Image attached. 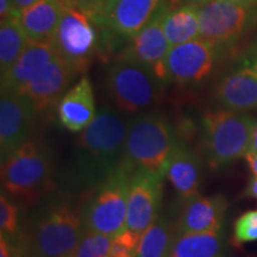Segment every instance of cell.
<instances>
[{"instance_id":"cell-1","label":"cell","mask_w":257,"mask_h":257,"mask_svg":"<svg viewBox=\"0 0 257 257\" xmlns=\"http://www.w3.org/2000/svg\"><path fill=\"white\" fill-rule=\"evenodd\" d=\"M128 120L113 108L101 107L94 120L80 133L62 172L70 191H91L123 165Z\"/></svg>"},{"instance_id":"cell-2","label":"cell","mask_w":257,"mask_h":257,"mask_svg":"<svg viewBox=\"0 0 257 257\" xmlns=\"http://www.w3.org/2000/svg\"><path fill=\"white\" fill-rule=\"evenodd\" d=\"M85 231L81 208L68 195L53 194L32 211L16 250L18 257H66Z\"/></svg>"},{"instance_id":"cell-3","label":"cell","mask_w":257,"mask_h":257,"mask_svg":"<svg viewBox=\"0 0 257 257\" xmlns=\"http://www.w3.org/2000/svg\"><path fill=\"white\" fill-rule=\"evenodd\" d=\"M255 118L230 108L208 110L201 117V152L211 168L227 166L249 152Z\"/></svg>"},{"instance_id":"cell-4","label":"cell","mask_w":257,"mask_h":257,"mask_svg":"<svg viewBox=\"0 0 257 257\" xmlns=\"http://www.w3.org/2000/svg\"><path fill=\"white\" fill-rule=\"evenodd\" d=\"M176 143L166 118L157 113L138 114L128 120L124 162L133 170L144 169L166 178Z\"/></svg>"},{"instance_id":"cell-5","label":"cell","mask_w":257,"mask_h":257,"mask_svg":"<svg viewBox=\"0 0 257 257\" xmlns=\"http://www.w3.org/2000/svg\"><path fill=\"white\" fill-rule=\"evenodd\" d=\"M133 172L123 162L110 178L91 189L81 207L86 230L114 237L126 227L127 192Z\"/></svg>"},{"instance_id":"cell-6","label":"cell","mask_w":257,"mask_h":257,"mask_svg":"<svg viewBox=\"0 0 257 257\" xmlns=\"http://www.w3.org/2000/svg\"><path fill=\"white\" fill-rule=\"evenodd\" d=\"M53 162L46 146L28 140L2 162L3 188L12 197L30 201L50 187Z\"/></svg>"},{"instance_id":"cell-7","label":"cell","mask_w":257,"mask_h":257,"mask_svg":"<svg viewBox=\"0 0 257 257\" xmlns=\"http://www.w3.org/2000/svg\"><path fill=\"white\" fill-rule=\"evenodd\" d=\"M161 83L149 69L134 61L118 59L105 73V88L113 104L126 113H137L155 104Z\"/></svg>"},{"instance_id":"cell-8","label":"cell","mask_w":257,"mask_h":257,"mask_svg":"<svg viewBox=\"0 0 257 257\" xmlns=\"http://www.w3.org/2000/svg\"><path fill=\"white\" fill-rule=\"evenodd\" d=\"M200 37L221 51L233 47L257 25V6L211 0L199 6Z\"/></svg>"},{"instance_id":"cell-9","label":"cell","mask_w":257,"mask_h":257,"mask_svg":"<svg viewBox=\"0 0 257 257\" xmlns=\"http://www.w3.org/2000/svg\"><path fill=\"white\" fill-rule=\"evenodd\" d=\"M94 24L88 15L66 6L51 40L57 54L76 73L87 69L98 47V35Z\"/></svg>"},{"instance_id":"cell-10","label":"cell","mask_w":257,"mask_h":257,"mask_svg":"<svg viewBox=\"0 0 257 257\" xmlns=\"http://www.w3.org/2000/svg\"><path fill=\"white\" fill-rule=\"evenodd\" d=\"M170 3V0H166L160 6L146 27L128 40L127 47L119 57L142 64L159 79L162 85L168 81L166 60L172 48L163 31L162 19Z\"/></svg>"},{"instance_id":"cell-11","label":"cell","mask_w":257,"mask_h":257,"mask_svg":"<svg viewBox=\"0 0 257 257\" xmlns=\"http://www.w3.org/2000/svg\"><path fill=\"white\" fill-rule=\"evenodd\" d=\"M223 51L199 37L170 48L166 60L168 81L194 85L210 75Z\"/></svg>"},{"instance_id":"cell-12","label":"cell","mask_w":257,"mask_h":257,"mask_svg":"<svg viewBox=\"0 0 257 257\" xmlns=\"http://www.w3.org/2000/svg\"><path fill=\"white\" fill-rule=\"evenodd\" d=\"M163 179L148 170H134L127 192L126 229L142 234L159 217Z\"/></svg>"},{"instance_id":"cell-13","label":"cell","mask_w":257,"mask_h":257,"mask_svg":"<svg viewBox=\"0 0 257 257\" xmlns=\"http://www.w3.org/2000/svg\"><path fill=\"white\" fill-rule=\"evenodd\" d=\"M36 108L17 91L2 89L0 98V155L2 162L27 142L34 126Z\"/></svg>"},{"instance_id":"cell-14","label":"cell","mask_w":257,"mask_h":257,"mask_svg":"<svg viewBox=\"0 0 257 257\" xmlns=\"http://www.w3.org/2000/svg\"><path fill=\"white\" fill-rule=\"evenodd\" d=\"M214 95L225 108L246 112L257 108V57H244L218 80Z\"/></svg>"},{"instance_id":"cell-15","label":"cell","mask_w":257,"mask_h":257,"mask_svg":"<svg viewBox=\"0 0 257 257\" xmlns=\"http://www.w3.org/2000/svg\"><path fill=\"white\" fill-rule=\"evenodd\" d=\"M76 74L73 67L57 54L18 92L27 96L36 111H43L61 100Z\"/></svg>"},{"instance_id":"cell-16","label":"cell","mask_w":257,"mask_h":257,"mask_svg":"<svg viewBox=\"0 0 257 257\" xmlns=\"http://www.w3.org/2000/svg\"><path fill=\"white\" fill-rule=\"evenodd\" d=\"M166 0H115L94 23L111 34L130 40L146 27Z\"/></svg>"},{"instance_id":"cell-17","label":"cell","mask_w":257,"mask_h":257,"mask_svg":"<svg viewBox=\"0 0 257 257\" xmlns=\"http://www.w3.org/2000/svg\"><path fill=\"white\" fill-rule=\"evenodd\" d=\"M180 216L176 221L178 233L212 232L221 230L227 200L221 194L212 197H195L185 200Z\"/></svg>"},{"instance_id":"cell-18","label":"cell","mask_w":257,"mask_h":257,"mask_svg":"<svg viewBox=\"0 0 257 257\" xmlns=\"http://www.w3.org/2000/svg\"><path fill=\"white\" fill-rule=\"evenodd\" d=\"M92 83L82 76L61 98L57 106L60 123L72 133H81L94 120L96 115Z\"/></svg>"},{"instance_id":"cell-19","label":"cell","mask_w":257,"mask_h":257,"mask_svg":"<svg viewBox=\"0 0 257 257\" xmlns=\"http://www.w3.org/2000/svg\"><path fill=\"white\" fill-rule=\"evenodd\" d=\"M57 55L51 42L29 40L14 66L2 75V89L19 91Z\"/></svg>"},{"instance_id":"cell-20","label":"cell","mask_w":257,"mask_h":257,"mask_svg":"<svg viewBox=\"0 0 257 257\" xmlns=\"http://www.w3.org/2000/svg\"><path fill=\"white\" fill-rule=\"evenodd\" d=\"M166 178L184 200L199 194L201 180L200 162L184 143H176L167 167Z\"/></svg>"},{"instance_id":"cell-21","label":"cell","mask_w":257,"mask_h":257,"mask_svg":"<svg viewBox=\"0 0 257 257\" xmlns=\"http://www.w3.org/2000/svg\"><path fill=\"white\" fill-rule=\"evenodd\" d=\"M66 9L62 0H37L18 14L29 40L51 42Z\"/></svg>"},{"instance_id":"cell-22","label":"cell","mask_w":257,"mask_h":257,"mask_svg":"<svg viewBox=\"0 0 257 257\" xmlns=\"http://www.w3.org/2000/svg\"><path fill=\"white\" fill-rule=\"evenodd\" d=\"M162 28L170 47L186 43L200 37L199 6L181 4L167 9L163 15Z\"/></svg>"},{"instance_id":"cell-23","label":"cell","mask_w":257,"mask_h":257,"mask_svg":"<svg viewBox=\"0 0 257 257\" xmlns=\"http://www.w3.org/2000/svg\"><path fill=\"white\" fill-rule=\"evenodd\" d=\"M223 248L221 230L178 233L168 257H220Z\"/></svg>"},{"instance_id":"cell-24","label":"cell","mask_w":257,"mask_h":257,"mask_svg":"<svg viewBox=\"0 0 257 257\" xmlns=\"http://www.w3.org/2000/svg\"><path fill=\"white\" fill-rule=\"evenodd\" d=\"M176 234V224L159 216L141 234L136 257H168Z\"/></svg>"},{"instance_id":"cell-25","label":"cell","mask_w":257,"mask_h":257,"mask_svg":"<svg viewBox=\"0 0 257 257\" xmlns=\"http://www.w3.org/2000/svg\"><path fill=\"white\" fill-rule=\"evenodd\" d=\"M29 42L18 14L12 16L0 25V70L2 75L14 66Z\"/></svg>"},{"instance_id":"cell-26","label":"cell","mask_w":257,"mask_h":257,"mask_svg":"<svg viewBox=\"0 0 257 257\" xmlns=\"http://www.w3.org/2000/svg\"><path fill=\"white\" fill-rule=\"evenodd\" d=\"M112 237L106 234L85 231L74 250L73 257H111Z\"/></svg>"},{"instance_id":"cell-27","label":"cell","mask_w":257,"mask_h":257,"mask_svg":"<svg viewBox=\"0 0 257 257\" xmlns=\"http://www.w3.org/2000/svg\"><path fill=\"white\" fill-rule=\"evenodd\" d=\"M18 227V208L3 191L0 194V230H2V234L10 240L15 239L19 232Z\"/></svg>"},{"instance_id":"cell-28","label":"cell","mask_w":257,"mask_h":257,"mask_svg":"<svg viewBox=\"0 0 257 257\" xmlns=\"http://www.w3.org/2000/svg\"><path fill=\"white\" fill-rule=\"evenodd\" d=\"M257 240V211H248L237 218L233 225V242L237 245Z\"/></svg>"},{"instance_id":"cell-29","label":"cell","mask_w":257,"mask_h":257,"mask_svg":"<svg viewBox=\"0 0 257 257\" xmlns=\"http://www.w3.org/2000/svg\"><path fill=\"white\" fill-rule=\"evenodd\" d=\"M141 234L125 229L112 237L111 257H136L137 245Z\"/></svg>"},{"instance_id":"cell-30","label":"cell","mask_w":257,"mask_h":257,"mask_svg":"<svg viewBox=\"0 0 257 257\" xmlns=\"http://www.w3.org/2000/svg\"><path fill=\"white\" fill-rule=\"evenodd\" d=\"M62 2L67 8L82 11L92 19L96 18V16L100 14L102 6L105 4V0H62Z\"/></svg>"},{"instance_id":"cell-31","label":"cell","mask_w":257,"mask_h":257,"mask_svg":"<svg viewBox=\"0 0 257 257\" xmlns=\"http://www.w3.org/2000/svg\"><path fill=\"white\" fill-rule=\"evenodd\" d=\"M15 15H17L15 0H0V19L5 21Z\"/></svg>"},{"instance_id":"cell-32","label":"cell","mask_w":257,"mask_h":257,"mask_svg":"<svg viewBox=\"0 0 257 257\" xmlns=\"http://www.w3.org/2000/svg\"><path fill=\"white\" fill-rule=\"evenodd\" d=\"M244 195L249 198L257 199V175H253L249 180L248 186H246L245 191H244Z\"/></svg>"},{"instance_id":"cell-33","label":"cell","mask_w":257,"mask_h":257,"mask_svg":"<svg viewBox=\"0 0 257 257\" xmlns=\"http://www.w3.org/2000/svg\"><path fill=\"white\" fill-rule=\"evenodd\" d=\"M244 159H245L246 163H248L250 172L253 175H257V153L248 152L245 154V156H244Z\"/></svg>"},{"instance_id":"cell-34","label":"cell","mask_w":257,"mask_h":257,"mask_svg":"<svg viewBox=\"0 0 257 257\" xmlns=\"http://www.w3.org/2000/svg\"><path fill=\"white\" fill-rule=\"evenodd\" d=\"M37 0H15V8H16V11H17V14H19L21 11H23L24 9L29 8V6H31L32 4H35Z\"/></svg>"},{"instance_id":"cell-35","label":"cell","mask_w":257,"mask_h":257,"mask_svg":"<svg viewBox=\"0 0 257 257\" xmlns=\"http://www.w3.org/2000/svg\"><path fill=\"white\" fill-rule=\"evenodd\" d=\"M249 152L252 153H257V123L253 127L252 131V136H251V143H250V149Z\"/></svg>"},{"instance_id":"cell-36","label":"cell","mask_w":257,"mask_h":257,"mask_svg":"<svg viewBox=\"0 0 257 257\" xmlns=\"http://www.w3.org/2000/svg\"><path fill=\"white\" fill-rule=\"evenodd\" d=\"M115 2V0H105V4H104V6H102V9H101V11H100V14H99L98 16H96V18H94L93 19V22H95V21H98L99 18L101 17V16H104L106 12L108 11V9L111 8L112 6V4H113V3Z\"/></svg>"},{"instance_id":"cell-37","label":"cell","mask_w":257,"mask_h":257,"mask_svg":"<svg viewBox=\"0 0 257 257\" xmlns=\"http://www.w3.org/2000/svg\"><path fill=\"white\" fill-rule=\"evenodd\" d=\"M181 4H192V5H197V6H201L206 3L211 2V0H179Z\"/></svg>"},{"instance_id":"cell-38","label":"cell","mask_w":257,"mask_h":257,"mask_svg":"<svg viewBox=\"0 0 257 257\" xmlns=\"http://www.w3.org/2000/svg\"><path fill=\"white\" fill-rule=\"evenodd\" d=\"M229 2L238 3V4H244V5H255V6H257V0H229Z\"/></svg>"},{"instance_id":"cell-39","label":"cell","mask_w":257,"mask_h":257,"mask_svg":"<svg viewBox=\"0 0 257 257\" xmlns=\"http://www.w3.org/2000/svg\"><path fill=\"white\" fill-rule=\"evenodd\" d=\"M249 54H250V55H251V56L257 57V38L255 40V42H253V43H252V46L250 47Z\"/></svg>"},{"instance_id":"cell-40","label":"cell","mask_w":257,"mask_h":257,"mask_svg":"<svg viewBox=\"0 0 257 257\" xmlns=\"http://www.w3.org/2000/svg\"><path fill=\"white\" fill-rule=\"evenodd\" d=\"M66 257H73V256H72V255H69V256H66Z\"/></svg>"},{"instance_id":"cell-41","label":"cell","mask_w":257,"mask_h":257,"mask_svg":"<svg viewBox=\"0 0 257 257\" xmlns=\"http://www.w3.org/2000/svg\"><path fill=\"white\" fill-rule=\"evenodd\" d=\"M220 257H223V256H220Z\"/></svg>"}]
</instances>
